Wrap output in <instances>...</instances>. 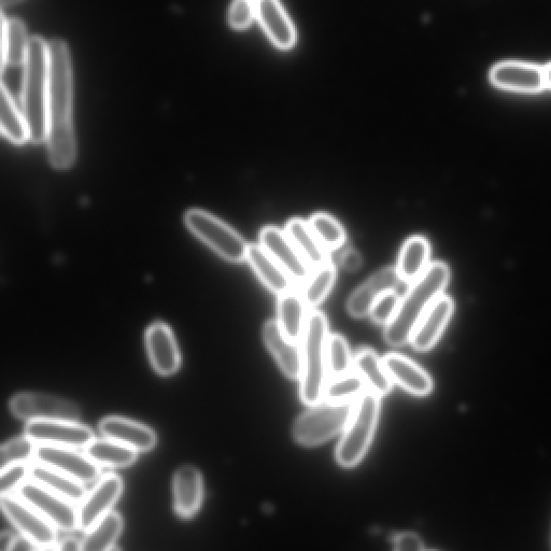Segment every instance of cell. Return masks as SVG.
I'll list each match as a JSON object with an SVG mask.
<instances>
[{"label":"cell","mask_w":551,"mask_h":551,"mask_svg":"<svg viewBox=\"0 0 551 551\" xmlns=\"http://www.w3.org/2000/svg\"><path fill=\"white\" fill-rule=\"evenodd\" d=\"M50 90L47 146L51 165L65 171L76 161L73 123L74 79L70 52L61 39L49 41Z\"/></svg>","instance_id":"6da1fadb"},{"label":"cell","mask_w":551,"mask_h":551,"mask_svg":"<svg viewBox=\"0 0 551 551\" xmlns=\"http://www.w3.org/2000/svg\"><path fill=\"white\" fill-rule=\"evenodd\" d=\"M450 279V270L443 262L429 265L406 294L401 298L397 313L385 329L386 342L394 347L405 346L412 341L418 323L432 304L444 294Z\"/></svg>","instance_id":"7a4b0ae2"},{"label":"cell","mask_w":551,"mask_h":551,"mask_svg":"<svg viewBox=\"0 0 551 551\" xmlns=\"http://www.w3.org/2000/svg\"><path fill=\"white\" fill-rule=\"evenodd\" d=\"M23 66L22 111L30 131V141L39 145L47 140L48 132L49 42L32 37Z\"/></svg>","instance_id":"3957f363"},{"label":"cell","mask_w":551,"mask_h":551,"mask_svg":"<svg viewBox=\"0 0 551 551\" xmlns=\"http://www.w3.org/2000/svg\"><path fill=\"white\" fill-rule=\"evenodd\" d=\"M329 322L319 310H310L301 341L302 376L301 399L304 404L314 406L323 401L324 387L329 379L327 347Z\"/></svg>","instance_id":"277c9868"},{"label":"cell","mask_w":551,"mask_h":551,"mask_svg":"<svg viewBox=\"0 0 551 551\" xmlns=\"http://www.w3.org/2000/svg\"><path fill=\"white\" fill-rule=\"evenodd\" d=\"M380 414V397L366 390L353 406L351 417L336 449V460L344 468H355L369 450Z\"/></svg>","instance_id":"5b68a950"},{"label":"cell","mask_w":551,"mask_h":551,"mask_svg":"<svg viewBox=\"0 0 551 551\" xmlns=\"http://www.w3.org/2000/svg\"><path fill=\"white\" fill-rule=\"evenodd\" d=\"M188 230L213 249L221 258L232 263L247 259L249 245L230 225L202 209H190L185 215Z\"/></svg>","instance_id":"8992f818"},{"label":"cell","mask_w":551,"mask_h":551,"mask_svg":"<svg viewBox=\"0 0 551 551\" xmlns=\"http://www.w3.org/2000/svg\"><path fill=\"white\" fill-rule=\"evenodd\" d=\"M355 403L337 404L322 401L296 420L293 435L296 442L313 447L342 433L351 417Z\"/></svg>","instance_id":"52a82bcc"},{"label":"cell","mask_w":551,"mask_h":551,"mask_svg":"<svg viewBox=\"0 0 551 551\" xmlns=\"http://www.w3.org/2000/svg\"><path fill=\"white\" fill-rule=\"evenodd\" d=\"M18 496L63 531L79 529V512L75 503L28 478L18 489Z\"/></svg>","instance_id":"ba28073f"},{"label":"cell","mask_w":551,"mask_h":551,"mask_svg":"<svg viewBox=\"0 0 551 551\" xmlns=\"http://www.w3.org/2000/svg\"><path fill=\"white\" fill-rule=\"evenodd\" d=\"M2 511L20 533L36 544L39 549L58 548L55 527L34 507L21 499L18 494H3Z\"/></svg>","instance_id":"9c48e42d"},{"label":"cell","mask_w":551,"mask_h":551,"mask_svg":"<svg viewBox=\"0 0 551 551\" xmlns=\"http://www.w3.org/2000/svg\"><path fill=\"white\" fill-rule=\"evenodd\" d=\"M10 409L19 419L30 421L66 420L79 421V408L72 402L35 392H23L13 397Z\"/></svg>","instance_id":"30bf717a"},{"label":"cell","mask_w":551,"mask_h":551,"mask_svg":"<svg viewBox=\"0 0 551 551\" xmlns=\"http://www.w3.org/2000/svg\"><path fill=\"white\" fill-rule=\"evenodd\" d=\"M25 435L38 445L86 448L94 439L90 428L77 421L40 420L27 422Z\"/></svg>","instance_id":"8fae6325"},{"label":"cell","mask_w":551,"mask_h":551,"mask_svg":"<svg viewBox=\"0 0 551 551\" xmlns=\"http://www.w3.org/2000/svg\"><path fill=\"white\" fill-rule=\"evenodd\" d=\"M35 461L73 477L82 484L96 482L102 473L100 465L75 448L38 445Z\"/></svg>","instance_id":"7c38bea8"},{"label":"cell","mask_w":551,"mask_h":551,"mask_svg":"<svg viewBox=\"0 0 551 551\" xmlns=\"http://www.w3.org/2000/svg\"><path fill=\"white\" fill-rule=\"evenodd\" d=\"M494 87L504 91L536 94L546 89L544 68L521 62H503L490 70Z\"/></svg>","instance_id":"4fadbf2b"},{"label":"cell","mask_w":551,"mask_h":551,"mask_svg":"<svg viewBox=\"0 0 551 551\" xmlns=\"http://www.w3.org/2000/svg\"><path fill=\"white\" fill-rule=\"evenodd\" d=\"M260 245L281 266L293 282H305L310 267L286 233L276 226H266L260 233Z\"/></svg>","instance_id":"5bb4252c"},{"label":"cell","mask_w":551,"mask_h":551,"mask_svg":"<svg viewBox=\"0 0 551 551\" xmlns=\"http://www.w3.org/2000/svg\"><path fill=\"white\" fill-rule=\"evenodd\" d=\"M122 490V479L118 475L110 474L98 480L96 486L80 503L79 529L88 531L107 515L120 498Z\"/></svg>","instance_id":"9a60e30c"},{"label":"cell","mask_w":551,"mask_h":551,"mask_svg":"<svg viewBox=\"0 0 551 551\" xmlns=\"http://www.w3.org/2000/svg\"><path fill=\"white\" fill-rule=\"evenodd\" d=\"M400 280L397 267L383 268L351 294L347 303L348 313L355 318L370 316L379 296L397 288Z\"/></svg>","instance_id":"2e32d148"},{"label":"cell","mask_w":551,"mask_h":551,"mask_svg":"<svg viewBox=\"0 0 551 551\" xmlns=\"http://www.w3.org/2000/svg\"><path fill=\"white\" fill-rule=\"evenodd\" d=\"M454 309L455 304L450 296H440L418 323L411 341L413 348L421 352L431 350L439 342Z\"/></svg>","instance_id":"e0dca14e"},{"label":"cell","mask_w":551,"mask_h":551,"mask_svg":"<svg viewBox=\"0 0 551 551\" xmlns=\"http://www.w3.org/2000/svg\"><path fill=\"white\" fill-rule=\"evenodd\" d=\"M257 20L267 37L280 50H290L295 46L294 24L279 0H256Z\"/></svg>","instance_id":"ac0fdd59"},{"label":"cell","mask_w":551,"mask_h":551,"mask_svg":"<svg viewBox=\"0 0 551 551\" xmlns=\"http://www.w3.org/2000/svg\"><path fill=\"white\" fill-rule=\"evenodd\" d=\"M149 357L161 375H172L180 366V353L173 332L166 324H152L146 333Z\"/></svg>","instance_id":"d6986e66"},{"label":"cell","mask_w":551,"mask_h":551,"mask_svg":"<svg viewBox=\"0 0 551 551\" xmlns=\"http://www.w3.org/2000/svg\"><path fill=\"white\" fill-rule=\"evenodd\" d=\"M263 338L266 347L274 356L282 372L293 380H300L302 376L301 344L289 341L276 320L265 323Z\"/></svg>","instance_id":"ffe728a7"},{"label":"cell","mask_w":551,"mask_h":551,"mask_svg":"<svg viewBox=\"0 0 551 551\" xmlns=\"http://www.w3.org/2000/svg\"><path fill=\"white\" fill-rule=\"evenodd\" d=\"M385 369L394 384L401 386L416 397H426L433 390L430 375L411 359L389 353L383 358Z\"/></svg>","instance_id":"44dd1931"},{"label":"cell","mask_w":551,"mask_h":551,"mask_svg":"<svg viewBox=\"0 0 551 551\" xmlns=\"http://www.w3.org/2000/svg\"><path fill=\"white\" fill-rule=\"evenodd\" d=\"M100 431L107 439L129 446L138 452L148 451L157 444V435L151 429L125 418H105L101 422Z\"/></svg>","instance_id":"7402d4cb"},{"label":"cell","mask_w":551,"mask_h":551,"mask_svg":"<svg viewBox=\"0 0 551 551\" xmlns=\"http://www.w3.org/2000/svg\"><path fill=\"white\" fill-rule=\"evenodd\" d=\"M246 261L268 290L277 295L293 290V280L261 245H249Z\"/></svg>","instance_id":"603a6c76"},{"label":"cell","mask_w":551,"mask_h":551,"mask_svg":"<svg viewBox=\"0 0 551 551\" xmlns=\"http://www.w3.org/2000/svg\"><path fill=\"white\" fill-rule=\"evenodd\" d=\"M175 507L181 517H191L197 511L203 498V479L194 466H182L174 478Z\"/></svg>","instance_id":"cb8c5ba5"},{"label":"cell","mask_w":551,"mask_h":551,"mask_svg":"<svg viewBox=\"0 0 551 551\" xmlns=\"http://www.w3.org/2000/svg\"><path fill=\"white\" fill-rule=\"evenodd\" d=\"M30 479L75 504L81 503L88 493L79 480L37 461L30 464Z\"/></svg>","instance_id":"d4e9b609"},{"label":"cell","mask_w":551,"mask_h":551,"mask_svg":"<svg viewBox=\"0 0 551 551\" xmlns=\"http://www.w3.org/2000/svg\"><path fill=\"white\" fill-rule=\"evenodd\" d=\"M353 372H356L364 381L367 390L383 398L393 389V381L389 377L383 359L375 351L362 348L353 357Z\"/></svg>","instance_id":"484cf974"},{"label":"cell","mask_w":551,"mask_h":551,"mask_svg":"<svg viewBox=\"0 0 551 551\" xmlns=\"http://www.w3.org/2000/svg\"><path fill=\"white\" fill-rule=\"evenodd\" d=\"M0 30H2V52H0V63L2 73L7 65H24L30 47L31 38L27 37L24 23L19 19H7L5 13L0 18Z\"/></svg>","instance_id":"4316f807"},{"label":"cell","mask_w":551,"mask_h":551,"mask_svg":"<svg viewBox=\"0 0 551 551\" xmlns=\"http://www.w3.org/2000/svg\"><path fill=\"white\" fill-rule=\"evenodd\" d=\"M307 305L303 296L291 290L279 295L278 324L289 341L301 344L307 320Z\"/></svg>","instance_id":"83f0119b"},{"label":"cell","mask_w":551,"mask_h":551,"mask_svg":"<svg viewBox=\"0 0 551 551\" xmlns=\"http://www.w3.org/2000/svg\"><path fill=\"white\" fill-rule=\"evenodd\" d=\"M431 247L422 236L409 238L404 244L397 266L401 280L413 284L430 265Z\"/></svg>","instance_id":"f1b7e54d"},{"label":"cell","mask_w":551,"mask_h":551,"mask_svg":"<svg viewBox=\"0 0 551 551\" xmlns=\"http://www.w3.org/2000/svg\"><path fill=\"white\" fill-rule=\"evenodd\" d=\"M285 231L310 267L316 268L329 261L328 250L320 244L308 221L292 219Z\"/></svg>","instance_id":"f546056e"},{"label":"cell","mask_w":551,"mask_h":551,"mask_svg":"<svg viewBox=\"0 0 551 551\" xmlns=\"http://www.w3.org/2000/svg\"><path fill=\"white\" fill-rule=\"evenodd\" d=\"M0 127H2L3 136L12 144L22 146L30 141V131L23 115L22 109H19L13 97L7 89L6 84H2L0 92Z\"/></svg>","instance_id":"4dcf8cb0"},{"label":"cell","mask_w":551,"mask_h":551,"mask_svg":"<svg viewBox=\"0 0 551 551\" xmlns=\"http://www.w3.org/2000/svg\"><path fill=\"white\" fill-rule=\"evenodd\" d=\"M84 450L96 464L105 468H126L136 461L138 454L135 449L107 437L93 439Z\"/></svg>","instance_id":"1f68e13d"},{"label":"cell","mask_w":551,"mask_h":551,"mask_svg":"<svg viewBox=\"0 0 551 551\" xmlns=\"http://www.w3.org/2000/svg\"><path fill=\"white\" fill-rule=\"evenodd\" d=\"M123 528L122 517L109 512L87 531L81 542L83 551H105L113 548Z\"/></svg>","instance_id":"d6a6232c"},{"label":"cell","mask_w":551,"mask_h":551,"mask_svg":"<svg viewBox=\"0 0 551 551\" xmlns=\"http://www.w3.org/2000/svg\"><path fill=\"white\" fill-rule=\"evenodd\" d=\"M367 390L364 381L356 373L329 378L324 387L323 401L337 404L356 403Z\"/></svg>","instance_id":"836d02e7"},{"label":"cell","mask_w":551,"mask_h":551,"mask_svg":"<svg viewBox=\"0 0 551 551\" xmlns=\"http://www.w3.org/2000/svg\"><path fill=\"white\" fill-rule=\"evenodd\" d=\"M336 280V267L327 261L316 267L305 281L303 299L307 307L315 308L330 294Z\"/></svg>","instance_id":"e575fe53"},{"label":"cell","mask_w":551,"mask_h":551,"mask_svg":"<svg viewBox=\"0 0 551 551\" xmlns=\"http://www.w3.org/2000/svg\"><path fill=\"white\" fill-rule=\"evenodd\" d=\"M310 229L320 244L327 250H337L346 242V232L341 223L327 214H316L310 217Z\"/></svg>","instance_id":"d590c367"},{"label":"cell","mask_w":551,"mask_h":551,"mask_svg":"<svg viewBox=\"0 0 551 551\" xmlns=\"http://www.w3.org/2000/svg\"><path fill=\"white\" fill-rule=\"evenodd\" d=\"M329 378L347 375L353 372V358L346 339L342 335L332 334L327 347Z\"/></svg>","instance_id":"8d00e7d4"},{"label":"cell","mask_w":551,"mask_h":551,"mask_svg":"<svg viewBox=\"0 0 551 551\" xmlns=\"http://www.w3.org/2000/svg\"><path fill=\"white\" fill-rule=\"evenodd\" d=\"M37 447L38 444L25 434L22 437H18V439L7 442L3 445L2 450H0L2 469L11 464H28L35 460Z\"/></svg>","instance_id":"74e56055"},{"label":"cell","mask_w":551,"mask_h":551,"mask_svg":"<svg viewBox=\"0 0 551 551\" xmlns=\"http://www.w3.org/2000/svg\"><path fill=\"white\" fill-rule=\"evenodd\" d=\"M254 19H257L256 0H233L228 14L233 30H247Z\"/></svg>","instance_id":"f35d334b"},{"label":"cell","mask_w":551,"mask_h":551,"mask_svg":"<svg viewBox=\"0 0 551 551\" xmlns=\"http://www.w3.org/2000/svg\"><path fill=\"white\" fill-rule=\"evenodd\" d=\"M400 302L401 296L394 290L381 294L371 310L372 320L380 326H387L397 313Z\"/></svg>","instance_id":"ab89813d"},{"label":"cell","mask_w":551,"mask_h":551,"mask_svg":"<svg viewBox=\"0 0 551 551\" xmlns=\"http://www.w3.org/2000/svg\"><path fill=\"white\" fill-rule=\"evenodd\" d=\"M30 478V464L18 463L5 466L0 474V491L3 494H11Z\"/></svg>","instance_id":"60d3db41"},{"label":"cell","mask_w":551,"mask_h":551,"mask_svg":"<svg viewBox=\"0 0 551 551\" xmlns=\"http://www.w3.org/2000/svg\"><path fill=\"white\" fill-rule=\"evenodd\" d=\"M393 545L399 551H420L425 549L422 540L415 533H401L394 536Z\"/></svg>","instance_id":"b9f144b4"},{"label":"cell","mask_w":551,"mask_h":551,"mask_svg":"<svg viewBox=\"0 0 551 551\" xmlns=\"http://www.w3.org/2000/svg\"><path fill=\"white\" fill-rule=\"evenodd\" d=\"M341 264L348 272H356L362 265L361 254L353 249H348L343 253Z\"/></svg>","instance_id":"7bdbcfd3"},{"label":"cell","mask_w":551,"mask_h":551,"mask_svg":"<svg viewBox=\"0 0 551 551\" xmlns=\"http://www.w3.org/2000/svg\"><path fill=\"white\" fill-rule=\"evenodd\" d=\"M39 549V547L34 544L31 540H28L26 536L22 535L18 536V538H14L9 550H34Z\"/></svg>","instance_id":"ee69618b"},{"label":"cell","mask_w":551,"mask_h":551,"mask_svg":"<svg viewBox=\"0 0 551 551\" xmlns=\"http://www.w3.org/2000/svg\"><path fill=\"white\" fill-rule=\"evenodd\" d=\"M58 548L61 550H81V542L74 538H66L61 542Z\"/></svg>","instance_id":"f6af8a7d"},{"label":"cell","mask_w":551,"mask_h":551,"mask_svg":"<svg viewBox=\"0 0 551 551\" xmlns=\"http://www.w3.org/2000/svg\"><path fill=\"white\" fill-rule=\"evenodd\" d=\"M546 89L551 90V63L544 68Z\"/></svg>","instance_id":"bcb514c9"},{"label":"cell","mask_w":551,"mask_h":551,"mask_svg":"<svg viewBox=\"0 0 551 551\" xmlns=\"http://www.w3.org/2000/svg\"><path fill=\"white\" fill-rule=\"evenodd\" d=\"M2 2V7L12 6L20 2V0H0Z\"/></svg>","instance_id":"7dc6e473"}]
</instances>
